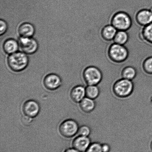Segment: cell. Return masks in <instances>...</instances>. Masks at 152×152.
Listing matches in <instances>:
<instances>
[{
	"instance_id": "21",
	"label": "cell",
	"mask_w": 152,
	"mask_h": 152,
	"mask_svg": "<svg viewBox=\"0 0 152 152\" xmlns=\"http://www.w3.org/2000/svg\"><path fill=\"white\" fill-rule=\"evenodd\" d=\"M142 68L146 73L152 75V56L148 57L144 59L142 62Z\"/></svg>"
},
{
	"instance_id": "26",
	"label": "cell",
	"mask_w": 152,
	"mask_h": 152,
	"mask_svg": "<svg viewBox=\"0 0 152 152\" xmlns=\"http://www.w3.org/2000/svg\"><path fill=\"white\" fill-rule=\"evenodd\" d=\"M102 152H110V147L108 144L104 143L102 144Z\"/></svg>"
},
{
	"instance_id": "18",
	"label": "cell",
	"mask_w": 152,
	"mask_h": 152,
	"mask_svg": "<svg viewBox=\"0 0 152 152\" xmlns=\"http://www.w3.org/2000/svg\"><path fill=\"white\" fill-rule=\"evenodd\" d=\"M137 69L134 67L128 65L122 69L121 76L122 78L132 81L137 76Z\"/></svg>"
},
{
	"instance_id": "17",
	"label": "cell",
	"mask_w": 152,
	"mask_h": 152,
	"mask_svg": "<svg viewBox=\"0 0 152 152\" xmlns=\"http://www.w3.org/2000/svg\"><path fill=\"white\" fill-rule=\"evenodd\" d=\"M140 38L142 41L152 45V23L142 27L140 33Z\"/></svg>"
},
{
	"instance_id": "2",
	"label": "cell",
	"mask_w": 152,
	"mask_h": 152,
	"mask_svg": "<svg viewBox=\"0 0 152 152\" xmlns=\"http://www.w3.org/2000/svg\"><path fill=\"white\" fill-rule=\"evenodd\" d=\"M9 68L13 71L20 72L25 70L29 64V58L26 54L17 52L10 55L7 58Z\"/></svg>"
},
{
	"instance_id": "5",
	"label": "cell",
	"mask_w": 152,
	"mask_h": 152,
	"mask_svg": "<svg viewBox=\"0 0 152 152\" xmlns=\"http://www.w3.org/2000/svg\"><path fill=\"white\" fill-rule=\"evenodd\" d=\"M83 77L87 85H97L102 81L103 74L97 67L90 65L83 70Z\"/></svg>"
},
{
	"instance_id": "9",
	"label": "cell",
	"mask_w": 152,
	"mask_h": 152,
	"mask_svg": "<svg viewBox=\"0 0 152 152\" xmlns=\"http://www.w3.org/2000/svg\"><path fill=\"white\" fill-rule=\"evenodd\" d=\"M22 111L25 115L32 118L36 117L39 114L40 107L36 101L29 100L26 101L22 106Z\"/></svg>"
},
{
	"instance_id": "24",
	"label": "cell",
	"mask_w": 152,
	"mask_h": 152,
	"mask_svg": "<svg viewBox=\"0 0 152 152\" xmlns=\"http://www.w3.org/2000/svg\"><path fill=\"white\" fill-rule=\"evenodd\" d=\"M0 34L1 35H4L5 34L8 28V26L7 22L3 19H1L0 20Z\"/></svg>"
},
{
	"instance_id": "10",
	"label": "cell",
	"mask_w": 152,
	"mask_h": 152,
	"mask_svg": "<svg viewBox=\"0 0 152 152\" xmlns=\"http://www.w3.org/2000/svg\"><path fill=\"white\" fill-rule=\"evenodd\" d=\"M135 19L137 23L140 26H147L152 23V13L150 9H141L137 12Z\"/></svg>"
},
{
	"instance_id": "16",
	"label": "cell",
	"mask_w": 152,
	"mask_h": 152,
	"mask_svg": "<svg viewBox=\"0 0 152 152\" xmlns=\"http://www.w3.org/2000/svg\"><path fill=\"white\" fill-rule=\"evenodd\" d=\"M80 109L83 112L86 114H89L95 109L96 107V104L94 100L85 97L80 103Z\"/></svg>"
},
{
	"instance_id": "14",
	"label": "cell",
	"mask_w": 152,
	"mask_h": 152,
	"mask_svg": "<svg viewBox=\"0 0 152 152\" xmlns=\"http://www.w3.org/2000/svg\"><path fill=\"white\" fill-rule=\"evenodd\" d=\"M18 32L21 37H32L35 33L34 25L28 22L22 23L18 28Z\"/></svg>"
},
{
	"instance_id": "22",
	"label": "cell",
	"mask_w": 152,
	"mask_h": 152,
	"mask_svg": "<svg viewBox=\"0 0 152 152\" xmlns=\"http://www.w3.org/2000/svg\"><path fill=\"white\" fill-rule=\"evenodd\" d=\"M91 129L89 126L83 125L79 128L78 133L80 136L89 137L91 134Z\"/></svg>"
},
{
	"instance_id": "29",
	"label": "cell",
	"mask_w": 152,
	"mask_h": 152,
	"mask_svg": "<svg viewBox=\"0 0 152 152\" xmlns=\"http://www.w3.org/2000/svg\"><path fill=\"white\" fill-rule=\"evenodd\" d=\"M150 11H151V12L152 13V7L150 9Z\"/></svg>"
},
{
	"instance_id": "1",
	"label": "cell",
	"mask_w": 152,
	"mask_h": 152,
	"mask_svg": "<svg viewBox=\"0 0 152 152\" xmlns=\"http://www.w3.org/2000/svg\"><path fill=\"white\" fill-rule=\"evenodd\" d=\"M107 56L110 60L116 63H121L127 60L129 51L124 45L113 43L108 47Z\"/></svg>"
},
{
	"instance_id": "15",
	"label": "cell",
	"mask_w": 152,
	"mask_h": 152,
	"mask_svg": "<svg viewBox=\"0 0 152 152\" xmlns=\"http://www.w3.org/2000/svg\"><path fill=\"white\" fill-rule=\"evenodd\" d=\"M19 47L18 43L13 39H8L3 44V49L6 54H11L17 52Z\"/></svg>"
},
{
	"instance_id": "12",
	"label": "cell",
	"mask_w": 152,
	"mask_h": 152,
	"mask_svg": "<svg viewBox=\"0 0 152 152\" xmlns=\"http://www.w3.org/2000/svg\"><path fill=\"white\" fill-rule=\"evenodd\" d=\"M70 96L74 102L80 103L86 97V88L81 85L75 86L71 90Z\"/></svg>"
},
{
	"instance_id": "28",
	"label": "cell",
	"mask_w": 152,
	"mask_h": 152,
	"mask_svg": "<svg viewBox=\"0 0 152 152\" xmlns=\"http://www.w3.org/2000/svg\"><path fill=\"white\" fill-rule=\"evenodd\" d=\"M150 148H151V151H152V140L151 141V142H150Z\"/></svg>"
},
{
	"instance_id": "20",
	"label": "cell",
	"mask_w": 152,
	"mask_h": 152,
	"mask_svg": "<svg viewBox=\"0 0 152 152\" xmlns=\"http://www.w3.org/2000/svg\"><path fill=\"white\" fill-rule=\"evenodd\" d=\"M86 97L95 100L100 94V89L97 85H88L86 88Z\"/></svg>"
},
{
	"instance_id": "4",
	"label": "cell",
	"mask_w": 152,
	"mask_h": 152,
	"mask_svg": "<svg viewBox=\"0 0 152 152\" xmlns=\"http://www.w3.org/2000/svg\"><path fill=\"white\" fill-rule=\"evenodd\" d=\"M134 89V85L132 80L122 78L116 81L113 87V93L116 96L120 98L130 96Z\"/></svg>"
},
{
	"instance_id": "3",
	"label": "cell",
	"mask_w": 152,
	"mask_h": 152,
	"mask_svg": "<svg viewBox=\"0 0 152 152\" xmlns=\"http://www.w3.org/2000/svg\"><path fill=\"white\" fill-rule=\"evenodd\" d=\"M110 24L118 31H127L132 27V21L130 15L126 12H116L111 16Z\"/></svg>"
},
{
	"instance_id": "25",
	"label": "cell",
	"mask_w": 152,
	"mask_h": 152,
	"mask_svg": "<svg viewBox=\"0 0 152 152\" xmlns=\"http://www.w3.org/2000/svg\"><path fill=\"white\" fill-rule=\"evenodd\" d=\"M32 118L26 115L22 117L21 121L22 123L25 126H29L32 121Z\"/></svg>"
},
{
	"instance_id": "8",
	"label": "cell",
	"mask_w": 152,
	"mask_h": 152,
	"mask_svg": "<svg viewBox=\"0 0 152 152\" xmlns=\"http://www.w3.org/2000/svg\"><path fill=\"white\" fill-rule=\"evenodd\" d=\"M43 84L48 90H56L62 85V79L57 74L50 73L48 74L44 77Z\"/></svg>"
},
{
	"instance_id": "11",
	"label": "cell",
	"mask_w": 152,
	"mask_h": 152,
	"mask_svg": "<svg viewBox=\"0 0 152 152\" xmlns=\"http://www.w3.org/2000/svg\"><path fill=\"white\" fill-rule=\"evenodd\" d=\"M91 144V141L89 137L79 135L74 140L72 145L74 148L80 152L86 151Z\"/></svg>"
},
{
	"instance_id": "23",
	"label": "cell",
	"mask_w": 152,
	"mask_h": 152,
	"mask_svg": "<svg viewBox=\"0 0 152 152\" xmlns=\"http://www.w3.org/2000/svg\"><path fill=\"white\" fill-rule=\"evenodd\" d=\"M102 144L98 142H95L91 144L86 150V152H102Z\"/></svg>"
},
{
	"instance_id": "6",
	"label": "cell",
	"mask_w": 152,
	"mask_h": 152,
	"mask_svg": "<svg viewBox=\"0 0 152 152\" xmlns=\"http://www.w3.org/2000/svg\"><path fill=\"white\" fill-rule=\"evenodd\" d=\"M79 129L78 123L75 120H64L59 126V133L65 138L72 137L78 133Z\"/></svg>"
},
{
	"instance_id": "27",
	"label": "cell",
	"mask_w": 152,
	"mask_h": 152,
	"mask_svg": "<svg viewBox=\"0 0 152 152\" xmlns=\"http://www.w3.org/2000/svg\"><path fill=\"white\" fill-rule=\"evenodd\" d=\"M64 152H80L75 149L70 148L66 150Z\"/></svg>"
},
{
	"instance_id": "13",
	"label": "cell",
	"mask_w": 152,
	"mask_h": 152,
	"mask_svg": "<svg viewBox=\"0 0 152 152\" xmlns=\"http://www.w3.org/2000/svg\"><path fill=\"white\" fill-rule=\"evenodd\" d=\"M117 31V30L111 24L106 25L101 30V37L105 41H113Z\"/></svg>"
},
{
	"instance_id": "19",
	"label": "cell",
	"mask_w": 152,
	"mask_h": 152,
	"mask_svg": "<svg viewBox=\"0 0 152 152\" xmlns=\"http://www.w3.org/2000/svg\"><path fill=\"white\" fill-rule=\"evenodd\" d=\"M129 40V35L127 31H118L113 41L116 44L125 46Z\"/></svg>"
},
{
	"instance_id": "7",
	"label": "cell",
	"mask_w": 152,
	"mask_h": 152,
	"mask_svg": "<svg viewBox=\"0 0 152 152\" xmlns=\"http://www.w3.org/2000/svg\"><path fill=\"white\" fill-rule=\"evenodd\" d=\"M19 47L27 54L35 53L38 48V44L37 40L32 37H20L19 39Z\"/></svg>"
}]
</instances>
